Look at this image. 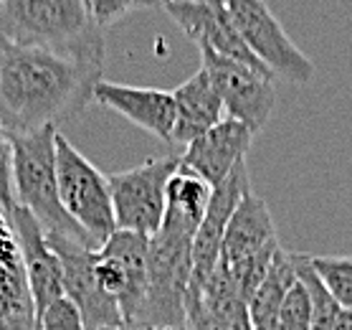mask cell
Masks as SVG:
<instances>
[{"mask_svg": "<svg viewBox=\"0 0 352 330\" xmlns=\"http://www.w3.org/2000/svg\"><path fill=\"white\" fill-rule=\"evenodd\" d=\"M102 64L0 36V127L10 135L74 120L94 102Z\"/></svg>", "mask_w": 352, "mask_h": 330, "instance_id": "obj_1", "label": "cell"}, {"mask_svg": "<svg viewBox=\"0 0 352 330\" xmlns=\"http://www.w3.org/2000/svg\"><path fill=\"white\" fill-rule=\"evenodd\" d=\"M0 36L104 64V41L89 0H6L0 8Z\"/></svg>", "mask_w": 352, "mask_h": 330, "instance_id": "obj_2", "label": "cell"}, {"mask_svg": "<svg viewBox=\"0 0 352 330\" xmlns=\"http://www.w3.org/2000/svg\"><path fill=\"white\" fill-rule=\"evenodd\" d=\"M56 125L21 132L13 137V194L16 203L28 209L46 231L94 247L84 229L66 214L58 196L56 176ZM96 249V247H94Z\"/></svg>", "mask_w": 352, "mask_h": 330, "instance_id": "obj_3", "label": "cell"}, {"mask_svg": "<svg viewBox=\"0 0 352 330\" xmlns=\"http://www.w3.org/2000/svg\"><path fill=\"white\" fill-rule=\"evenodd\" d=\"M195 236L160 226L150 236L147 292L137 313V325L155 330H185V302L192 285Z\"/></svg>", "mask_w": 352, "mask_h": 330, "instance_id": "obj_4", "label": "cell"}, {"mask_svg": "<svg viewBox=\"0 0 352 330\" xmlns=\"http://www.w3.org/2000/svg\"><path fill=\"white\" fill-rule=\"evenodd\" d=\"M279 251L281 244L272 211L264 198L248 188L228 221L221 251V265L228 269L246 300L254 298L258 285L266 280Z\"/></svg>", "mask_w": 352, "mask_h": 330, "instance_id": "obj_5", "label": "cell"}, {"mask_svg": "<svg viewBox=\"0 0 352 330\" xmlns=\"http://www.w3.org/2000/svg\"><path fill=\"white\" fill-rule=\"evenodd\" d=\"M58 196L66 214L84 229L96 249L117 231L109 176H104L87 155L56 132Z\"/></svg>", "mask_w": 352, "mask_h": 330, "instance_id": "obj_6", "label": "cell"}, {"mask_svg": "<svg viewBox=\"0 0 352 330\" xmlns=\"http://www.w3.org/2000/svg\"><path fill=\"white\" fill-rule=\"evenodd\" d=\"M180 168V155L147 158L144 163L109 176L117 229L153 236L162 224L168 183Z\"/></svg>", "mask_w": 352, "mask_h": 330, "instance_id": "obj_7", "label": "cell"}, {"mask_svg": "<svg viewBox=\"0 0 352 330\" xmlns=\"http://www.w3.org/2000/svg\"><path fill=\"white\" fill-rule=\"evenodd\" d=\"M228 13L246 46L274 74V79L296 87L314 79V61L289 39L279 18L274 16L264 0H233Z\"/></svg>", "mask_w": 352, "mask_h": 330, "instance_id": "obj_8", "label": "cell"}, {"mask_svg": "<svg viewBox=\"0 0 352 330\" xmlns=\"http://www.w3.org/2000/svg\"><path fill=\"white\" fill-rule=\"evenodd\" d=\"M200 66L208 72L213 87L223 99L226 117L241 120L258 135L276 107V79L269 72L226 59L208 49H200Z\"/></svg>", "mask_w": 352, "mask_h": 330, "instance_id": "obj_9", "label": "cell"}, {"mask_svg": "<svg viewBox=\"0 0 352 330\" xmlns=\"http://www.w3.org/2000/svg\"><path fill=\"white\" fill-rule=\"evenodd\" d=\"M48 247L56 251L61 259V272H64V295L84 315L87 330L109 328L124 322L120 310V302L102 287L96 277V249L84 242L69 239L64 234L46 231Z\"/></svg>", "mask_w": 352, "mask_h": 330, "instance_id": "obj_10", "label": "cell"}, {"mask_svg": "<svg viewBox=\"0 0 352 330\" xmlns=\"http://www.w3.org/2000/svg\"><path fill=\"white\" fill-rule=\"evenodd\" d=\"M147 254L150 236L137 231H117L96 249V277L120 302L124 322H135L147 292Z\"/></svg>", "mask_w": 352, "mask_h": 330, "instance_id": "obj_11", "label": "cell"}, {"mask_svg": "<svg viewBox=\"0 0 352 330\" xmlns=\"http://www.w3.org/2000/svg\"><path fill=\"white\" fill-rule=\"evenodd\" d=\"M165 13L180 25V31H183L192 43H198V49H208L226 59H233V61L248 64V66H254V69L269 72V69L254 56V51L246 46L243 36L239 33L236 23H233L231 13H228V8H223V6H206V3H195V0H180V3L168 6Z\"/></svg>", "mask_w": 352, "mask_h": 330, "instance_id": "obj_12", "label": "cell"}, {"mask_svg": "<svg viewBox=\"0 0 352 330\" xmlns=\"http://www.w3.org/2000/svg\"><path fill=\"white\" fill-rule=\"evenodd\" d=\"M254 137H256V132L248 125L233 120V117H226L216 127H210L208 132L195 137L190 145L183 147L180 168L190 170L216 188L231 176L236 165L246 163V153L254 143Z\"/></svg>", "mask_w": 352, "mask_h": 330, "instance_id": "obj_13", "label": "cell"}, {"mask_svg": "<svg viewBox=\"0 0 352 330\" xmlns=\"http://www.w3.org/2000/svg\"><path fill=\"white\" fill-rule=\"evenodd\" d=\"M10 224L16 229L21 254H23L25 277L31 287L33 307H36V320L54 300L64 298V272H61V259L46 242V229L36 221L31 211L13 203L8 209Z\"/></svg>", "mask_w": 352, "mask_h": 330, "instance_id": "obj_14", "label": "cell"}, {"mask_svg": "<svg viewBox=\"0 0 352 330\" xmlns=\"http://www.w3.org/2000/svg\"><path fill=\"white\" fill-rule=\"evenodd\" d=\"M94 102L122 114L124 120H129L144 132L160 137L162 143L173 145L177 117L173 92L150 87H129V84L99 79L94 87Z\"/></svg>", "mask_w": 352, "mask_h": 330, "instance_id": "obj_15", "label": "cell"}, {"mask_svg": "<svg viewBox=\"0 0 352 330\" xmlns=\"http://www.w3.org/2000/svg\"><path fill=\"white\" fill-rule=\"evenodd\" d=\"M248 188L251 185H248L246 163L236 165L231 176L213 188L206 216L200 221L195 242H192V282L195 285L206 282L210 274L216 272L218 262H221V251H223V236L226 229H228V221H231L233 211H236V206L241 203Z\"/></svg>", "mask_w": 352, "mask_h": 330, "instance_id": "obj_16", "label": "cell"}, {"mask_svg": "<svg viewBox=\"0 0 352 330\" xmlns=\"http://www.w3.org/2000/svg\"><path fill=\"white\" fill-rule=\"evenodd\" d=\"M0 330H36V307L8 211L0 206Z\"/></svg>", "mask_w": 352, "mask_h": 330, "instance_id": "obj_17", "label": "cell"}, {"mask_svg": "<svg viewBox=\"0 0 352 330\" xmlns=\"http://www.w3.org/2000/svg\"><path fill=\"white\" fill-rule=\"evenodd\" d=\"M175 97V132H173V145L185 147L190 145L195 137L216 127L218 122L226 120V107L221 94L216 92L208 72L200 66L190 79H185L180 87L173 89Z\"/></svg>", "mask_w": 352, "mask_h": 330, "instance_id": "obj_18", "label": "cell"}, {"mask_svg": "<svg viewBox=\"0 0 352 330\" xmlns=\"http://www.w3.org/2000/svg\"><path fill=\"white\" fill-rule=\"evenodd\" d=\"M210 196H213V185L190 170L177 168L168 183V203H165V216L160 226L195 236L200 221L206 216Z\"/></svg>", "mask_w": 352, "mask_h": 330, "instance_id": "obj_19", "label": "cell"}, {"mask_svg": "<svg viewBox=\"0 0 352 330\" xmlns=\"http://www.w3.org/2000/svg\"><path fill=\"white\" fill-rule=\"evenodd\" d=\"M296 267V277L302 280V285L309 292V305H312V330H335L337 318L342 313V307L337 305V300L329 295L324 287V282L320 280V274L314 272L312 257L309 254H299L292 251Z\"/></svg>", "mask_w": 352, "mask_h": 330, "instance_id": "obj_20", "label": "cell"}, {"mask_svg": "<svg viewBox=\"0 0 352 330\" xmlns=\"http://www.w3.org/2000/svg\"><path fill=\"white\" fill-rule=\"evenodd\" d=\"M312 267L337 305L352 310V257H312Z\"/></svg>", "mask_w": 352, "mask_h": 330, "instance_id": "obj_21", "label": "cell"}, {"mask_svg": "<svg viewBox=\"0 0 352 330\" xmlns=\"http://www.w3.org/2000/svg\"><path fill=\"white\" fill-rule=\"evenodd\" d=\"M279 320L284 330H312V305H309V292L296 277V285L289 290L287 300L279 310Z\"/></svg>", "mask_w": 352, "mask_h": 330, "instance_id": "obj_22", "label": "cell"}, {"mask_svg": "<svg viewBox=\"0 0 352 330\" xmlns=\"http://www.w3.org/2000/svg\"><path fill=\"white\" fill-rule=\"evenodd\" d=\"M36 330H87V322L76 302L64 295L41 313V318L36 320Z\"/></svg>", "mask_w": 352, "mask_h": 330, "instance_id": "obj_23", "label": "cell"}, {"mask_svg": "<svg viewBox=\"0 0 352 330\" xmlns=\"http://www.w3.org/2000/svg\"><path fill=\"white\" fill-rule=\"evenodd\" d=\"M144 8H157V6H155V0H89L91 18H94V23L99 28L117 23L127 13H135V10H144Z\"/></svg>", "mask_w": 352, "mask_h": 330, "instance_id": "obj_24", "label": "cell"}, {"mask_svg": "<svg viewBox=\"0 0 352 330\" xmlns=\"http://www.w3.org/2000/svg\"><path fill=\"white\" fill-rule=\"evenodd\" d=\"M13 203V137L0 127V206L8 211Z\"/></svg>", "mask_w": 352, "mask_h": 330, "instance_id": "obj_25", "label": "cell"}, {"mask_svg": "<svg viewBox=\"0 0 352 330\" xmlns=\"http://www.w3.org/2000/svg\"><path fill=\"white\" fill-rule=\"evenodd\" d=\"M185 330H228L206 310L198 290L192 285L188 292V302H185Z\"/></svg>", "mask_w": 352, "mask_h": 330, "instance_id": "obj_26", "label": "cell"}, {"mask_svg": "<svg viewBox=\"0 0 352 330\" xmlns=\"http://www.w3.org/2000/svg\"><path fill=\"white\" fill-rule=\"evenodd\" d=\"M335 330H352V310H342V313H340Z\"/></svg>", "mask_w": 352, "mask_h": 330, "instance_id": "obj_27", "label": "cell"}, {"mask_svg": "<svg viewBox=\"0 0 352 330\" xmlns=\"http://www.w3.org/2000/svg\"><path fill=\"white\" fill-rule=\"evenodd\" d=\"M99 330H155V328L137 325V322H120V325H109V328H99Z\"/></svg>", "mask_w": 352, "mask_h": 330, "instance_id": "obj_28", "label": "cell"}, {"mask_svg": "<svg viewBox=\"0 0 352 330\" xmlns=\"http://www.w3.org/2000/svg\"><path fill=\"white\" fill-rule=\"evenodd\" d=\"M195 3H206V6H223V8H228L233 0H195Z\"/></svg>", "mask_w": 352, "mask_h": 330, "instance_id": "obj_29", "label": "cell"}, {"mask_svg": "<svg viewBox=\"0 0 352 330\" xmlns=\"http://www.w3.org/2000/svg\"><path fill=\"white\" fill-rule=\"evenodd\" d=\"M173 3H180V0H155L157 8H168V6H173Z\"/></svg>", "mask_w": 352, "mask_h": 330, "instance_id": "obj_30", "label": "cell"}, {"mask_svg": "<svg viewBox=\"0 0 352 330\" xmlns=\"http://www.w3.org/2000/svg\"><path fill=\"white\" fill-rule=\"evenodd\" d=\"M3 3H6V0H0V8H3Z\"/></svg>", "mask_w": 352, "mask_h": 330, "instance_id": "obj_31", "label": "cell"}]
</instances>
